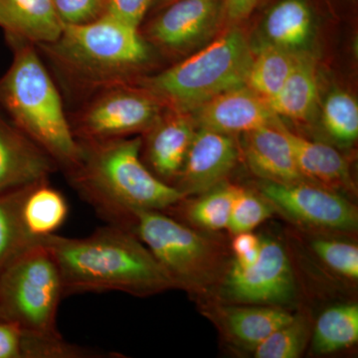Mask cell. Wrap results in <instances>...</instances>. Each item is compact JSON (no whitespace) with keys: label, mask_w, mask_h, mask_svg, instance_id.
Instances as JSON below:
<instances>
[{"label":"cell","mask_w":358,"mask_h":358,"mask_svg":"<svg viewBox=\"0 0 358 358\" xmlns=\"http://www.w3.org/2000/svg\"><path fill=\"white\" fill-rule=\"evenodd\" d=\"M78 141L79 160L66 178L106 223L134 232L138 212L169 210L186 199L143 164L141 136Z\"/></svg>","instance_id":"cell-1"},{"label":"cell","mask_w":358,"mask_h":358,"mask_svg":"<svg viewBox=\"0 0 358 358\" xmlns=\"http://www.w3.org/2000/svg\"><path fill=\"white\" fill-rule=\"evenodd\" d=\"M55 259L65 296L122 292L148 296L176 288L133 231L106 223L82 238L53 234L41 240Z\"/></svg>","instance_id":"cell-2"},{"label":"cell","mask_w":358,"mask_h":358,"mask_svg":"<svg viewBox=\"0 0 358 358\" xmlns=\"http://www.w3.org/2000/svg\"><path fill=\"white\" fill-rule=\"evenodd\" d=\"M35 47L64 91L82 103L102 90L138 83L152 58L138 28L108 13L86 24L64 25L57 39Z\"/></svg>","instance_id":"cell-3"},{"label":"cell","mask_w":358,"mask_h":358,"mask_svg":"<svg viewBox=\"0 0 358 358\" xmlns=\"http://www.w3.org/2000/svg\"><path fill=\"white\" fill-rule=\"evenodd\" d=\"M8 42L13 58L0 77V107L9 121L43 148L65 174L78 164L81 148L60 90L34 45Z\"/></svg>","instance_id":"cell-4"},{"label":"cell","mask_w":358,"mask_h":358,"mask_svg":"<svg viewBox=\"0 0 358 358\" xmlns=\"http://www.w3.org/2000/svg\"><path fill=\"white\" fill-rule=\"evenodd\" d=\"M253 53L243 33L226 32L204 49L138 85L169 109L192 112L207 101L244 86Z\"/></svg>","instance_id":"cell-5"},{"label":"cell","mask_w":358,"mask_h":358,"mask_svg":"<svg viewBox=\"0 0 358 358\" xmlns=\"http://www.w3.org/2000/svg\"><path fill=\"white\" fill-rule=\"evenodd\" d=\"M62 279L43 242L20 254L0 274V313L31 336L61 338L57 327Z\"/></svg>","instance_id":"cell-6"},{"label":"cell","mask_w":358,"mask_h":358,"mask_svg":"<svg viewBox=\"0 0 358 358\" xmlns=\"http://www.w3.org/2000/svg\"><path fill=\"white\" fill-rule=\"evenodd\" d=\"M134 232L176 288L200 292L215 281L220 266L218 249L185 223L164 211H141Z\"/></svg>","instance_id":"cell-7"},{"label":"cell","mask_w":358,"mask_h":358,"mask_svg":"<svg viewBox=\"0 0 358 358\" xmlns=\"http://www.w3.org/2000/svg\"><path fill=\"white\" fill-rule=\"evenodd\" d=\"M162 106L138 83L117 85L84 101L70 115V124L78 141L129 138L147 131L162 114Z\"/></svg>","instance_id":"cell-8"},{"label":"cell","mask_w":358,"mask_h":358,"mask_svg":"<svg viewBox=\"0 0 358 358\" xmlns=\"http://www.w3.org/2000/svg\"><path fill=\"white\" fill-rule=\"evenodd\" d=\"M261 196L287 217L320 229L352 231L357 227V207L336 192L312 182L265 181Z\"/></svg>","instance_id":"cell-9"},{"label":"cell","mask_w":358,"mask_h":358,"mask_svg":"<svg viewBox=\"0 0 358 358\" xmlns=\"http://www.w3.org/2000/svg\"><path fill=\"white\" fill-rule=\"evenodd\" d=\"M223 291L229 300L245 305L288 303L294 294V282L286 251L274 240H263L254 265L241 268L233 264Z\"/></svg>","instance_id":"cell-10"},{"label":"cell","mask_w":358,"mask_h":358,"mask_svg":"<svg viewBox=\"0 0 358 358\" xmlns=\"http://www.w3.org/2000/svg\"><path fill=\"white\" fill-rule=\"evenodd\" d=\"M239 155L232 136L199 128L173 186L185 197L208 192L232 171Z\"/></svg>","instance_id":"cell-11"},{"label":"cell","mask_w":358,"mask_h":358,"mask_svg":"<svg viewBox=\"0 0 358 358\" xmlns=\"http://www.w3.org/2000/svg\"><path fill=\"white\" fill-rule=\"evenodd\" d=\"M192 112L199 128L230 136L277 126L281 122L268 103L245 85L220 94Z\"/></svg>","instance_id":"cell-12"},{"label":"cell","mask_w":358,"mask_h":358,"mask_svg":"<svg viewBox=\"0 0 358 358\" xmlns=\"http://www.w3.org/2000/svg\"><path fill=\"white\" fill-rule=\"evenodd\" d=\"M164 114L143 133L145 136L141 138V154L145 155L143 162L148 169L171 185L182 169L196 129L188 113L169 109Z\"/></svg>","instance_id":"cell-13"},{"label":"cell","mask_w":358,"mask_h":358,"mask_svg":"<svg viewBox=\"0 0 358 358\" xmlns=\"http://www.w3.org/2000/svg\"><path fill=\"white\" fill-rule=\"evenodd\" d=\"M58 171L43 148L0 114V193L50 179Z\"/></svg>","instance_id":"cell-14"},{"label":"cell","mask_w":358,"mask_h":358,"mask_svg":"<svg viewBox=\"0 0 358 358\" xmlns=\"http://www.w3.org/2000/svg\"><path fill=\"white\" fill-rule=\"evenodd\" d=\"M218 0H176L148 26V38L167 51L185 50L215 21Z\"/></svg>","instance_id":"cell-15"},{"label":"cell","mask_w":358,"mask_h":358,"mask_svg":"<svg viewBox=\"0 0 358 358\" xmlns=\"http://www.w3.org/2000/svg\"><path fill=\"white\" fill-rule=\"evenodd\" d=\"M243 152L251 171L266 181L308 182L299 169L282 122L244 134Z\"/></svg>","instance_id":"cell-16"},{"label":"cell","mask_w":358,"mask_h":358,"mask_svg":"<svg viewBox=\"0 0 358 358\" xmlns=\"http://www.w3.org/2000/svg\"><path fill=\"white\" fill-rule=\"evenodd\" d=\"M0 28L8 41L36 46L57 39L64 24L52 0H0Z\"/></svg>","instance_id":"cell-17"},{"label":"cell","mask_w":358,"mask_h":358,"mask_svg":"<svg viewBox=\"0 0 358 358\" xmlns=\"http://www.w3.org/2000/svg\"><path fill=\"white\" fill-rule=\"evenodd\" d=\"M284 131L299 169L308 182L333 192L350 188L352 179L348 164L338 150L324 143L308 141L285 127Z\"/></svg>","instance_id":"cell-18"},{"label":"cell","mask_w":358,"mask_h":358,"mask_svg":"<svg viewBox=\"0 0 358 358\" xmlns=\"http://www.w3.org/2000/svg\"><path fill=\"white\" fill-rule=\"evenodd\" d=\"M21 220L34 241L56 234L69 214L67 199L49 179L26 186L20 207Z\"/></svg>","instance_id":"cell-19"},{"label":"cell","mask_w":358,"mask_h":358,"mask_svg":"<svg viewBox=\"0 0 358 358\" xmlns=\"http://www.w3.org/2000/svg\"><path fill=\"white\" fill-rule=\"evenodd\" d=\"M319 102L317 67L310 53L298 51L293 70L281 91L268 102L275 115L294 121H307Z\"/></svg>","instance_id":"cell-20"},{"label":"cell","mask_w":358,"mask_h":358,"mask_svg":"<svg viewBox=\"0 0 358 358\" xmlns=\"http://www.w3.org/2000/svg\"><path fill=\"white\" fill-rule=\"evenodd\" d=\"M294 319L291 313L272 306L254 305L225 310V324L231 336L253 350L275 329Z\"/></svg>","instance_id":"cell-21"},{"label":"cell","mask_w":358,"mask_h":358,"mask_svg":"<svg viewBox=\"0 0 358 358\" xmlns=\"http://www.w3.org/2000/svg\"><path fill=\"white\" fill-rule=\"evenodd\" d=\"M298 51L275 44L263 47L253 56L245 86L268 103L281 91L293 70Z\"/></svg>","instance_id":"cell-22"},{"label":"cell","mask_w":358,"mask_h":358,"mask_svg":"<svg viewBox=\"0 0 358 358\" xmlns=\"http://www.w3.org/2000/svg\"><path fill=\"white\" fill-rule=\"evenodd\" d=\"M312 22V13L305 0H282L268 13L264 28L271 43L296 49L307 42Z\"/></svg>","instance_id":"cell-23"},{"label":"cell","mask_w":358,"mask_h":358,"mask_svg":"<svg viewBox=\"0 0 358 358\" xmlns=\"http://www.w3.org/2000/svg\"><path fill=\"white\" fill-rule=\"evenodd\" d=\"M358 341V307L355 303L334 306L320 315L315 324L313 348L327 355L345 350Z\"/></svg>","instance_id":"cell-24"},{"label":"cell","mask_w":358,"mask_h":358,"mask_svg":"<svg viewBox=\"0 0 358 358\" xmlns=\"http://www.w3.org/2000/svg\"><path fill=\"white\" fill-rule=\"evenodd\" d=\"M26 186L0 193V274L25 250L39 243L27 234L21 220Z\"/></svg>","instance_id":"cell-25"},{"label":"cell","mask_w":358,"mask_h":358,"mask_svg":"<svg viewBox=\"0 0 358 358\" xmlns=\"http://www.w3.org/2000/svg\"><path fill=\"white\" fill-rule=\"evenodd\" d=\"M236 186L223 185L204 192L203 196L194 200L192 203L182 205L181 214L194 226L210 231L227 229L229 223L231 208L235 195L238 192Z\"/></svg>","instance_id":"cell-26"},{"label":"cell","mask_w":358,"mask_h":358,"mask_svg":"<svg viewBox=\"0 0 358 358\" xmlns=\"http://www.w3.org/2000/svg\"><path fill=\"white\" fill-rule=\"evenodd\" d=\"M322 122L334 140L352 143L358 136V105L348 92L336 90L327 96Z\"/></svg>","instance_id":"cell-27"},{"label":"cell","mask_w":358,"mask_h":358,"mask_svg":"<svg viewBox=\"0 0 358 358\" xmlns=\"http://www.w3.org/2000/svg\"><path fill=\"white\" fill-rule=\"evenodd\" d=\"M307 341V329L303 320L294 317L291 322L275 329L254 348L257 358H296Z\"/></svg>","instance_id":"cell-28"},{"label":"cell","mask_w":358,"mask_h":358,"mask_svg":"<svg viewBox=\"0 0 358 358\" xmlns=\"http://www.w3.org/2000/svg\"><path fill=\"white\" fill-rule=\"evenodd\" d=\"M273 211V207L262 196H257L254 193L238 188L231 208L227 229L233 235L251 232L267 220Z\"/></svg>","instance_id":"cell-29"},{"label":"cell","mask_w":358,"mask_h":358,"mask_svg":"<svg viewBox=\"0 0 358 358\" xmlns=\"http://www.w3.org/2000/svg\"><path fill=\"white\" fill-rule=\"evenodd\" d=\"M101 353L73 345L61 338L31 336L23 333L21 358H92Z\"/></svg>","instance_id":"cell-30"},{"label":"cell","mask_w":358,"mask_h":358,"mask_svg":"<svg viewBox=\"0 0 358 358\" xmlns=\"http://www.w3.org/2000/svg\"><path fill=\"white\" fill-rule=\"evenodd\" d=\"M313 249L327 267L348 279L357 280L358 248L357 245L334 239L313 242Z\"/></svg>","instance_id":"cell-31"},{"label":"cell","mask_w":358,"mask_h":358,"mask_svg":"<svg viewBox=\"0 0 358 358\" xmlns=\"http://www.w3.org/2000/svg\"><path fill=\"white\" fill-rule=\"evenodd\" d=\"M64 25L86 24L107 13L108 0H52Z\"/></svg>","instance_id":"cell-32"},{"label":"cell","mask_w":358,"mask_h":358,"mask_svg":"<svg viewBox=\"0 0 358 358\" xmlns=\"http://www.w3.org/2000/svg\"><path fill=\"white\" fill-rule=\"evenodd\" d=\"M152 0H108L107 13L113 17L140 28Z\"/></svg>","instance_id":"cell-33"},{"label":"cell","mask_w":358,"mask_h":358,"mask_svg":"<svg viewBox=\"0 0 358 358\" xmlns=\"http://www.w3.org/2000/svg\"><path fill=\"white\" fill-rule=\"evenodd\" d=\"M22 336L17 324L0 320V358H21Z\"/></svg>","instance_id":"cell-34"},{"label":"cell","mask_w":358,"mask_h":358,"mask_svg":"<svg viewBox=\"0 0 358 358\" xmlns=\"http://www.w3.org/2000/svg\"><path fill=\"white\" fill-rule=\"evenodd\" d=\"M261 1L262 0H226V11L230 20H245Z\"/></svg>","instance_id":"cell-35"},{"label":"cell","mask_w":358,"mask_h":358,"mask_svg":"<svg viewBox=\"0 0 358 358\" xmlns=\"http://www.w3.org/2000/svg\"><path fill=\"white\" fill-rule=\"evenodd\" d=\"M261 240L251 232L239 233L235 235L233 240L232 248L235 253V258L248 253L252 250L259 248Z\"/></svg>","instance_id":"cell-36"},{"label":"cell","mask_w":358,"mask_h":358,"mask_svg":"<svg viewBox=\"0 0 358 358\" xmlns=\"http://www.w3.org/2000/svg\"><path fill=\"white\" fill-rule=\"evenodd\" d=\"M173 0H159V3H166V2H171Z\"/></svg>","instance_id":"cell-37"},{"label":"cell","mask_w":358,"mask_h":358,"mask_svg":"<svg viewBox=\"0 0 358 358\" xmlns=\"http://www.w3.org/2000/svg\"><path fill=\"white\" fill-rule=\"evenodd\" d=\"M0 320H3V317H2L1 313H0Z\"/></svg>","instance_id":"cell-38"}]
</instances>
